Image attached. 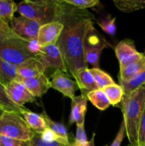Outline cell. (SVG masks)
<instances>
[{
    "label": "cell",
    "mask_w": 145,
    "mask_h": 146,
    "mask_svg": "<svg viewBox=\"0 0 145 146\" xmlns=\"http://www.w3.org/2000/svg\"><path fill=\"white\" fill-rule=\"evenodd\" d=\"M0 31H3L4 33H10L12 31L9 26L6 24L5 23H4L1 20H0Z\"/></svg>",
    "instance_id": "obj_35"
},
{
    "label": "cell",
    "mask_w": 145,
    "mask_h": 146,
    "mask_svg": "<svg viewBox=\"0 0 145 146\" xmlns=\"http://www.w3.org/2000/svg\"><path fill=\"white\" fill-rule=\"evenodd\" d=\"M0 135L18 141L29 142L34 137V132L21 113L4 112L0 116Z\"/></svg>",
    "instance_id": "obj_5"
},
{
    "label": "cell",
    "mask_w": 145,
    "mask_h": 146,
    "mask_svg": "<svg viewBox=\"0 0 145 146\" xmlns=\"http://www.w3.org/2000/svg\"><path fill=\"white\" fill-rule=\"evenodd\" d=\"M115 17H111L109 15H107L102 18H100L96 21L99 27L109 36H114L116 33V25H115Z\"/></svg>",
    "instance_id": "obj_27"
},
{
    "label": "cell",
    "mask_w": 145,
    "mask_h": 146,
    "mask_svg": "<svg viewBox=\"0 0 145 146\" xmlns=\"http://www.w3.org/2000/svg\"><path fill=\"white\" fill-rule=\"evenodd\" d=\"M4 111H3V110H2V109H1V108H0V116H1V115H2V114H3V113H4Z\"/></svg>",
    "instance_id": "obj_36"
},
{
    "label": "cell",
    "mask_w": 145,
    "mask_h": 146,
    "mask_svg": "<svg viewBox=\"0 0 145 146\" xmlns=\"http://www.w3.org/2000/svg\"><path fill=\"white\" fill-rule=\"evenodd\" d=\"M115 52L119 63V70H122L129 64L140 60L144 56V53L136 50L135 44L131 39H125L119 41L115 48Z\"/></svg>",
    "instance_id": "obj_9"
},
{
    "label": "cell",
    "mask_w": 145,
    "mask_h": 146,
    "mask_svg": "<svg viewBox=\"0 0 145 146\" xmlns=\"http://www.w3.org/2000/svg\"><path fill=\"white\" fill-rule=\"evenodd\" d=\"M87 98L98 109L105 111L110 106L109 100L102 89H97L88 93Z\"/></svg>",
    "instance_id": "obj_23"
},
{
    "label": "cell",
    "mask_w": 145,
    "mask_h": 146,
    "mask_svg": "<svg viewBox=\"0 0 145 146\" xmlns=\"http://www.w3.org/2000/svg\"><path fill=\"white\" fill-rule=\"evenodd\" d=\"M5 88L11 101L18 107L23 108L26 103H33L36 101V97L30 93L21 81H11Z\"/></svg>",
    "instance_id": "obj_11"
},
{
    "label": "cell",
    "mask_w": 145,
    "mask_h": 146,
    "mask_svg": "<svg viewBox=\"0 0 145 146\" xmlns=\"http://www.w3.org/2000/svg\"><path fill=\"white\" fill-rule=\"evenodd\" d=\"M28 143V142L18 141L5 135H0V146H26Z\"/></svg>",
    "instance_id": "obj_32"
},
{
    "label": "cell",
    "mask_w": 145,
    "mask_h": 146,
    "mask_svg": "<svg viewBox=\"0 0 145 146\" xmlns=\"http://www.w3.org/2000/svg\"><path fill=\"white\" fill-rule=\"evenodd\" d=\"M115 7L125 13H131L145 8V0H114Z\"/></svg>",
    "instance_id": "obj_22"
},
{
    "label": "cell",
    "mask_w": 145,
    "mask_h": 146,
    "mask_svg": "<svg viewBox=\"0 0 145 146\" xmlns=\"http://www.w3.org/2000/svg\"><path fill=\"white\" fill-rule=\"evenodd\" d=\"M93 19L94 16L86 9L67 4L61 21L64 25L63 29L56 44L68 73L73 78L80 70L88 68L84 54V40L88 29L95 24Z\"/></svg>",
    "instance_id": "obj_1"
},
{
    "label": "cell",
    "mask_w": 145,
    "mask_h": 146,
    "mask_svg": "<svg viewBox=\"0 0 145 146\" xmlns=\"http://www.w3.org/2000/svg\"><path fill=\"white\" fill-rule=\"evenodd\" d=\"M28 41L16 35L13 31L0 36V58L18 66L32 57H36L28 49Z\"/></svg>",
    "instance_id": "obj_4"
},
{
    "label": "cell",
    "mask_w": 145,
    "mask_h": 146,
    "mask_svg": "<svg viewBox=\"0 0 145 146\" xmlns=\"http://www.w3.org/2000/svg\"><path fill=\"white\" fill-rule=\"evenodd\" d=\"M45 71L43 64L36 57H32L17 66V74L22 81L24 79L36 77Z\"/></svg>",
    "instance_id": "obj_13"
},
{
    "label": "cell",
    "mask_w": 145,
    "mask_h": 146,
    "mask_svg": "<svg viewBox=\"0 0 145 146\" xmlns=\"http://www.w3.org/2000/svg\"><path fill=\"white\" fill-rule=\"evenodd\" d=\"M111 44L101 35L92 25L88 29L84 40V54L87 64L99 68V61L102 50L110 47Z\"/></svg>",
    "instance_id": "obj_6"
},
{
    "label": "cell",
    "mask_w": 145,
    "mask_h": 146,
    "mask_svg": "<svg viewBox=\"0 0 145 146\" xmlns=\"http://www.w3.org/2000/svg\"><path fill=\"white\" fill-rule=\"evenodd\" d=\"M89 71L92 74L99 89H102L107 86L115 84L114 80L109 74L100 69L99 68H89Z\"/></svg>",
    "instance_id": "obj_26"
},
{
    "label": "cell",
    "mask_w": 145,
    "mask_h": 146,
    "mask_svg": "<svg viewBox=\"0 0 145 146\" xmlns=\"http://www.w3.org/2000/svg\"><path fill=\"white\" fill-rule=\"evenodd\" d=\"M84 124L85 123L76 124V135L72 142L73 143L77 144V145H82L88 142L85 128H84Z\"/></svg>",
    "instance_id": "obj_31"
},
{
    "label": "cell",
    "mask_w": 145,
    "mask_h": 146,
    "mask_svg": "<svg viewBox=\"0 0 145 146\" xmlns=\"http://www.w3.org/2000/svg\"><path fill=\"white\" fill-rule=\"evenodd\" d=\"M102 90L109 100L110 105L115 106L121 103L124 96V91L119 84H112L105 87Z\"/></svg>",
    "instance_id": "obj_24"
},
{
    "label": "cell",
    "mask_w": 145,
    "mask_h": 146,
    "mask_svg": "<svg viewBox=\"0 0 145 146\" xmlns=\"http://www.w3.org/2000/svg\"><path fill=\"white\" fill-rule=\"evenodd\" d=\"M119 85L123 88L124 94H129L137 88L145 86V70L134 76L128 81H119Z\"/></svg>",
    "instance_id": "obj_21"
},
{
    "label": "cell",
    "mask_w": 145,
    "mask_h": 146,
    "mask_svg": "<svg viewBox=\"0 0 145 146\" xmlns=\"http://www.w3.org/2000/svg\"><path fill=\"white\" fill-rule=\"evenodd\" d=\"M88 98L86 96L80 94L75 96L71 101V111L69 117L70 123H85V117L87 111Z\"/></svg>",
    "instance_id": "obj_15"
},
{
    "label": "cell",
    "mask_w": 145,
    "mask_h": 146,
    "mask_svg": "<svg viewBox=\"0 0 145 146\" xmlns=\"http://www.w3.org/2000/svg\"><path fill=\"white\" fill-rule=\"evenodd\" d=\"M42 116L44 117L45 123L47 124L48 129L51 130L58 138L57 142L65 144V145H71V141H70L69 135H68L67 130L65 127L62 123L53 121L48 115L45 111H43L41 113Z\"/></svg>",
    "instance_id": "obj_18"
},
{
    "label": "cell",
    "mask_w": 145,
    "mask_h": 146,
    "mask_svg": "<svg viewBox=\"0 0 145 146\" xmlns=\"http://www.w3.org/2000/svg\"><path fill=\"white\" fill-rule=\"evenodd\" d=\"M51 88L59 91L64 96L71 98L75 97V93L78 89L76 81L71 78L70 76L60 70H56L51 76Z\"/></svg>",
    "instance_id": "obj_10"
},
{
    "label": "cell",
    "mask_w": 145,
    "mask_h": 146,
    "mask_svg": "<svg viewBox=\"0 0 145 146\" xmlns=\"http://www.w3.org/2000/svg\"><path fill=\"white\" fill-rule=\"evenodd\" d=\"M29 146H71L61 143L57 141H45L42 139L40 134L34 133L32 139L28 142Z\"/></svg>",
    "instance_id": "obj_29"
},
{
    "label": "cell",
    "mask_w": 145,
    "mask_h": 146,
    "mask_svg": "<svg viewBox=\"0 0 145 146\" xmlns=\"http://www.w3.org/2000/svg\"><path fill=\"white\" fill-rule=\"evenodd\" d=\"M63 1L72 7L82 9H86L88 8L96 7L100 4L98 0H63Z\"/></svg>",
    "instance_id": "obj_28"
},
{
    "label": "cell",
    "mask_w": 145,
    "mask_h": 146,
    "mask_svg": "<svg viewBox=\"0 0 145 146\" xmlns=\"http://www.w3.org/2000/svg\"><path fill=\"white\" fill-rule=\"evenodd\" d=\"M21 114L24 117L28 126L36 133L41 134L48 128L41 114L36 113L24 108L21 109Z\"/></svg>",
    "instance_id": "obj_17"
},
{
    "label": "cell",
    "mask_w": 145,
    "mask_h": 146,
    "mask_svg": "<svg viewBox=\"0 0 145 146\" xmlns=\"http://www.w3.org/2000/svg\"><path fill=\"white\" fill-rule=\"evenodd\" d=\"M125 133H126L125 124V122H124V121H122L120 127H119V131H118L116 137H115V138L114 139L113 142L112 143V144H111L110 146H120L121 143H122V140H123Z\"/></svg>",
    "instance_id": "obj_33"
},
{
    "label": "cell",
    "mask_w": 145,
    "mask_h": 146,
    "mask_svg": "<svg viewBox=\"0 0 145 146\" xmlns=\"http://www.w3.org/2000/svg\"><path fill=\"white\" fill-rule=\"evenodd\" d=\"M66 7L67 4L63 1L24 0L17 4V11L21 16L38 21L43 25L61 21Z\"/></svg>",
    "instance_id": "obj_2"
},
{
    "label": "cell",
    "mask_w": 145,
    "mask_h": 146,
    "mask_svg": "<svg viewBox=\"0 0 145 146\" xmlns=\"http://www.w3.org/2000/svg\"><path fill=\"white\" fill-rule=\"evenodd\" d=\"M138 146H145V104L138 129Z\"/></svg>",
    "instance_id": "obj_30"
},
{
    "label": "cell",
    "mask_w": 145,
    "mask_h": 146,
    "mask_svg": "<svg viewBox=\"0 0 145 146\" xmlns=\"http://www.w3.org/2000/svg\"><path fill=\"white\" fill-rule=\"evenodd\" d=\"M24 85L34 97H41L51 88V81L45 74L22 81Z\"/></svg>",
    "instance_id": "obj_14"
},
{
    "label": "cell",
    "mask_w": 145,
    "mask_h": 146,
    "mask_svg": "<svg viewBox=\"0 0 145 146\" xmlns=\"http://www.w3.org/2000/svg\"><path fill=\"white\" fill-rule=\"evenodd\" d=\"M13 81H21L17 74V66L0 58V83L6 86Z\"/></svg>",
    "instance_id": "obj_19"
},
{
    "label": "cell",
    "mask_w": 145,
    "mask_h": 146,
    "mask_svg": "<svg viewBox=\"0 0 145 146\" xmlns=\"http://www.w3.org/2000/svg\"><path fill=\"white\" fill-rule=\"evenodd\" d=\"M4 34V32H3V31H0V36H1V34Z\"/></svg>",
    "instance_id": "obj_37"
},
{
    "label": "cell",
    "mask_w": 145,
    "mask_h": 146,
    "mask_svg": "<svg viewBox=\"0 0 145 146\" xmlns=\"http://www.w3.org/2000/svg\"><path fill=\"white\" fill-rule=\"evenodd\" d=\"M74 78L82 95L87 96L88 93L99 89L88 68H83L78 71Z\"/></svg>",
    "instance_id": "obj_16"
},
{
    "label": "cell",
    "mask_w": 145,
    "mask_h": 146,
    "mask_svg": "<svg viewBox=\"0 0 145 146\" xmlns=\"http://www.w3.org/2000/svg\"><path fill=\"white\" fill-rule=\"evenodd\" d=\"M121 104L127 136L132 146H138V129L145 104V86L124 94Z\"/></svg>",
    "instance_id": "obj_3"
},
{
    "label": "cell",
    "mask_w": 145,
    "mask_h": 146,
    "mask_svg": "<svg viewBox=\"0 0 145 146\" xmlns=\"http://www.w3.org/2000/svg\"><path fill=\"white\" fill-rule=\"evenodd\" d=\"M17 11V4L11 0H0V20L9 25Z\"/></svg>",
    "instance_id": "obj_20"
},
{
    "label": "cell",
    "mask_w": 145,
    "mask_h": 146,
    "mask_svg": "<svg viewBox=\"0 0 145 146\" xmlns=\"http://www.w3.org/2000/svg\"><path fill=\"white\" fill-rule=\"evenodd\" d=\"M26 146H29V144H28V145H27Z\"/></svg>",
    "instance_id": "obj_38"
},
{
    "label": "cell",
    "mask_w": 145,
    "mask_h": 146,
    "mask_svg": "<svg viewBox=\"0 0 145 146\" xmlns=\"http://www.w3.org/2000/svg\"><path fill=\"white\" fill-rule=\"evenodd\" d=\"M95 133L92 134V136L91 138L90 141H88L86 143L82 144V145H77V144L73 143L72 142H71V146H95Z\"/></svg>",
    "instance_id": "obj_34"
},
{
    "label": "cell",
    "mask_w": 145,
    "mask_h": 146,
    "mask_svg": "<svg viewBox=\"0 0 145 146\" xmlns=\"http://www.w3.org/2000/svg\"><path fill=\"white\" fill-rule=\"evenodd\" d=\"M0 108L4 112H16L21 113L23 108L18 107L11 100L7 94L6 88L0 83Z\"/></svg>",
    "instance_id": "obj_25"
},
{
    "label": "cell",
    "mask_w": 145,
    "mask_h": 146,
    "mask_svg": "<svg viewBox=\"0 0 145 146\" xmlns=\"http://www.w3.org/2000/svg\"><path fill=\"white\" fill-rule=\"evenodd\" d=\"M63 27V24L61 21L43 24L38 31L37 41L41 46L55 44L61 36Z\"/></svg>",
    "instance_id": "obj_12"
},
{
    "label": "cell",
    "mask_w": 145,
    "mask_h": 146,
    "mask_svg": "<svg viewBox=\"0 0 145 146\" xmlns=\"http://www.w3.org/2000/svg\"><path fill=\"white\" fill-rule=\"evenodd\" d=\"M10 25L11 31L16 35L27 41H31L37 39L41 24L31 19L19 16L17 17H14L11 20Z\"/></svg>",
    "instance_id": "obj_8"
},
{
    "label": "cell",
    "mask_w": 145,
    "mask_h": 146,
    "mask_svg": "<svg viewBox=\"0 0 145 146\" xmlns=\"http://www.w3.org/2000/svg\"><path fill=\"white\" fill-rule=\"evenodd\" d=\"M36 58L43 64L45 70L48 68L54 69V71L60 70L68 74L62 54L56 44L41 47V53L36 56Z\"/></svg>",
    "instance_id": "obj_7"
}]
</instances>
